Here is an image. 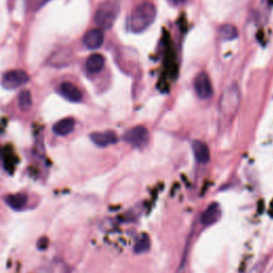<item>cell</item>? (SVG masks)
I'll use <instances>...</instances> for the list:
<instances>
[{"instance_id":"obj_1","label":"cell","mask_w":273,"mask_h":273,"mask_svg":"<svg viewBox=\"0 0 273 273\" xmlns=\"http://www.w3.org/2000/svg\"><path fill=\"white\" fill-rule=\"evenodd\" d=\"M155 18L156 8L153 3L143 2L138 4L130 14L128 21L129 29L135 33L143 32L154 23Z\"/></svg>"},{"instance_id":"obj_2","label":"cell","mask_w":273,"mask_h":273,"mask_svg":"<svg viewBox=\"0 0 273 273\" xmlns=\"http://www.w3.org/2000/svg\"><path fill=\"white\" fill-rule=\"evenodd\" d=\"M120 0H106L100 3L94 16V22L101 29H110L120 13Z\"/></svg>"},{"instance_id":"obj_3","label":"cell","mask_w":273,"mask_h":273,"mask_svg":"<svg viewBox=\"0 0 273 273\" xmlns=\"http://www.w3.org/2000/svg\"><path fill=\"white\" fill-rule=\"evenodd\" d=\"M240 90L237 85L225 89L220 100V112L225 121H232L239 109Z\"/></svg>"},{"instance_id":"obj_4","label":"cell","mask_w":273,"mask_h":273,"mask_svg":"<svg viewBox=\"0 0 273 273\" xmlns=\"http://www.w3.org/2000/svg\"><path fill=\"white\" fill-rule=\"evenodd\" d=\"M29 80L30 77L27 72L23 69H14V71L7 72L2 76L1 85L5 90H14V89L26 85Z\"/></svg>"},{"instance_id":"obj_5","label":"cell","mask_w":273,"mask_h":273,"mask_svg":"<svg viewBox=\"0 0 273 273\" xmlns=\"http://www.w3.org/2000/svg\"><path fill=\"white\" fill-rule=\"evenodd\" d=\"M149 130L143 126H136L127 130L123 136L124 141L131 144L132 147L143 149L149 143Z\"/></svg>"},{"instance_id":"obj_6","label":"cell","mask_w":273,"mask_h":273,"mask_svg":"<svg viewBox=\"0 0 273 273\" xmlns=\"http://www.w3.org/2000/svg\"><path fill=\"white\" fill-rule=\"evenodd\" d=\"M194 90L201 99H209L212 96V87L211 79L206 73H200L194 79Z\"/></svg>"},{"instance_id":"obj_7","label":"cell","mask_w":273,"mask_h":273,"mask_svg":"<svg viewBox=\"0 0 273 273\" xmlns=\"http://www.w3.org/2000/svg\"><path fill=\"white\" fill-rule=\"evenodd\" d=\"M58 92L62 97H64L66 100L71 103H78L82 98V93L79 89L73 85L72 82L64 81L59 86Z\"/></svg>"},{"instance_id":"obj_8","label":"cell","mask_w":273,"mask_h":273,"mask_svg":"<svg viewBox=\"0 0 273 273\" xmlns=\"http://www.w3.org/2000/svg\"><path fill=\"white\" fill-rule=\"evenodd\" d=\"M91 140L94 144L99 148H106L109 145L116 144L118 142L117 133L112 130L103 131V132H93L90 136Z\"/></svg>"},{"instance_id":"obj_9","label":"cell","mask_w":273,"mask_h":273,"mask_svg":"<svg viewBox=\"0 0 273 273\" xmlns=\"http://www.w3.org/2000/svg\"><path fill=\"white\" fill-rule=\"evenodd\" d=\"M104 43V32L101 29L89 30L84 36V44L89 49H98Z\"/></svg>"},{"instance_id":"obj_10","label":"cell","mask_w":273,"mask_h":273,"mask_svg":"<svg viewBox=\"0 0 273 273\" xmlns=\"http://www.w3.org/2000/svg\"><path fill=\"white\" fill-rule=\"evenodd\" d=\"M221 217V208L217 203H213L206 211L203 212L201 217V223L205 226H211L214 224Z\"/></svg>"},{"instance_id":"obj_11","label":"cell","mask_w":273,"mask_h":273,"mask_svg":"<svg viewBox=\"0 0 273 273\" xmlns=\"http://www.w3.org/2000/svg\"><path fill=\"white\" fill-rule=\"evenodd\" d=\"M191 147L196 161L200 163H207L211 159V153H209V149L206 143L200 140H194L191 143Z\"/></svg>"},{"instance_id":"obj_12","label":"cell","mask_w":273,"mask_h":273,"mask_svg":"<svg viewBox=\"0 0 273 273\" xmlns=\"http://www.w3.org/2000/svg\"><path fill=\"white\" fill-rule=\"evenodd\" d=\"M71 59H72L71 50L67 48H61L50 56V63H52L50 65H54L57 67L66 66L68 65Z\"/></svg>"},{"instance_id":"obj_13","label":"cell","mask_w":273,"mask_h":273,"mask_svg":"<svg viewBox=\"0 0 273 273\" xmlns=\"http://www.w3.org/2000/svg\"><path fill=\"white\" fill-rule=\"evenodd\" d=\"M5 203L11 207L13 211H23L24 208H26L28 204V198L26 194L24 193H17V194H11L5 198Z\"/></svg>"},{"instance_id":"obj_14","label":"cell","mask_w":273,"mask_h":273,"mask_svg":"<svg viewBox=\"0 0 273 273\" xmlns=\"http://www.w3.org/2000/svg\"><path fill=\"white\" fill-rule=\"evenodd\" d=\"M105 66V58L104 56H101L99 54H93L87 59L86 62V67L87 71L89 73H98Z\"/></svg>"},{"instance_id":"obj_15","label":"cell","mask_w":273,"mask_h":273,"mask_svg":"<svg viewBox=\"0 0 273 273\" xmlns=\"http://www.w3.org/2000/svg\"><path fill=\"white\" fill-rule=\"evenodd\" d=\"M74 127L75 120L73 118H66L57 122L53 127V130L58 136H67L74 130Z\"/></svg>"},{"instance_id":"obj_16","label":"cell","mask_w":273,"mask_h":273,"mask_svg":"<svg viewBox=\"0 0 273 273\" xmlns=\"http://www.w3.org/2000/svg\"><path fill=\"white\" fill-rule=\"evenodd\" d=\"M220 36L225 41L235 40L238 36V30L233 25H224L220 28Z\"/></svg>"},{"instance_id":"obj_17","label":"cell","mask_w":273,"mask_h":273,"mask_svg":"<svg viewBox=\"0 0 273 273\" xmlns=\"http://www.w3.org/2000/svg\"><path fill=\"white\" fill-rule=\"evenodd\" d=\"M151 249V240L147 236V235H143L141 238H139L135 245V252L137 254H143L149 252Z\"/></svg>"},{"instance_id":"obj_18","label":"cell","mask_w":273,"mask_h":273,"mask_svg":"<svg viewBox=\"0 0 273 273\" xmlns=\"http://www.w3.org/2000/svg\"><path fill=\"white\" fill-rule=\"evenodd\" d=\"M31 105H32V97H31L30 91H22L20 97H18V106L22 110H29Z\"/></svg>"},{"instance_id":"obj_19","label":"cell","mask_w":273,"mask_h":273,"mask_svg":"<svg viewBox=\"0 0 273 273\" xmlns=\"http://www.w3.org/2000/svg\"><path fill=\"white\" fill-rule=\"evenodd\" d=\"M264 267H265V263H259L255 267H254V268L249 273H262Z\"/></svg>"},{"instance_id":"obj_20","label":"cell","mask_w":273,"mask_h":273,"mask_svg":"<svg viewBox=\"0 0 273 273\" xmlns=\"http://www.w3.org/2000/svg\"><path fill=\"white\" fill-rule=\"evenodd\" d=\"M170 1H172V2L175 3V4H181V3H182V2H185L186 0H170Z\"/></svg>"},{"instance_id":"obj_21","label":"cell","mask_w":273,"mask_h":273,"mask_svg":"<svg viewBox=\"0 0 273 273\" xmlns=\"http://www.w3.org/2000/svg\"><path fill=\"white\" fill-rule=\"evenodd\" d=\"M47 1H49V0H42V1H41V5L44 4L45 2H47Z\"/></svg>"},{"instance_id":"obj_22","label":"cell","mask_w":273,"mask_h":273,"mask_svg":"<svg viewBox=\"0 0 273 273\" xmlns=\"http://www.w3.org/2000/svg\"><path fill=\"white\" fill-rule=\"evenodd\" d=\"M0 155H1V149H0Z\"/></svg>"}]
</instances>
